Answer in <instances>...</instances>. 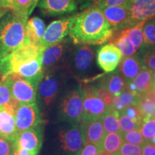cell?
I'll return each mask as SVG.
<instances>
[{"label":"cell","instance_id":"f6af8a7d","mask_svg":"<svg viewBox=\"0 0 155 155\" xmlns=\"http://www.w3.org/2000/svg\"><path fill=\"white\" fill-rule=\"evenodd\" d=\"M15 155H36L34 153H32L30 151L28 150H25V149L21 148H15Z\"/></svg>","mask_w":155,"mask_h":155},{"label":"cell","instance_id":"60d3db41","mask_svg":"<svg viewBox=\"0 0 155 155\" xmlns=\"http://www.w3.org/2000/svg\"><path fill=\"white\" fill-rule=\"evenodd\" d=\"M14 141L0 137V155H15Z\"/></svg>","mask_w":155,"mask_h":155},{"label":"cell","instance_id":"6da1fadb","mask_svg":"<svg viewBox=\"0 0 155 155\" xmlns=\"http://www.w3.org/2000/svg\"><path fill=\"white\" fill-rule=\"evenodd\" d=\"M114 30L98 5L75 15L69 36L74 45H100L109 41Z\"/></svg>","mask_w":155,"mask_h":155},{"label":"cell","instance_id":"52a82bcc","mask_svg":"<svg viewBox=\"0 0 155 155\" xmlns=\"http://www.w3.org/2000/svg\"><path fill=\"white\" fill-rule=\"evenodd\" d=\"M68 40L45 48L41 53V63L43 73L65 68L68 57L73 46Z\"/></svg>","mask_w":155,"mask_h":155},{"label":"cell","instance_id":"44dd1931","mask_svg":"<svg viewBox=\"0 0 155 155\" xmlns=\"http://www.w3.org/2000/svg\"><path fill=\"white\" fill-rule=\"evenodd\" d=\"M130 12L135 25L155 18V0H134Z\"/></svg>","mask_w":155,"mask_h":155},{"label":"cell","instance_id":"db71d44e","mask_svg":"<svg viewBox=\"0 0 155 155\" xmlns=\"http://www.w3.org/2000/svg\"><path fill=\"white\" fill-rule=\"evenodd\" d=\"M2 79V73L0 72V82H1Z\"/></svg>","mask_w":155,"mask_h":155},{"label":"cell","instance_id":"bcb514c9","mask_svg":"<svg viewBox=\"0 0 155 155\" xmlns=\"http://www.w3.org/2000/svg\"><path fill=\"white\" fill-rule=\"evenodd\" d=\"M143 97H144L146 99L149 100L150 101L155 104V89H152L150 91L147 93L146 94L143 96Z\"/></svg>","mask_w":155,"mask_h":155},{"label":"cell","instance_id":"1f68e13d","mask_svg":"<svg viewBox=\"0 0 155 155\" xmlns=\"http://www.w3.org/2000/svg\"><path fill=\"white\" fill-rule=\"evenodd\" d=\"M32 0H12L10 10L18 17L28 19Z\"/></svg>","mask_w":155,"mask_h":155},{"label":"cell","instance_id":"7dc6e473","mask_svg":"<svg viewBox=\"0 0 155 155\" xmlns=\"http://www.w3.org/2000/svg\"><path fill=\"white\" fill-rule=\"evenodd\" d=\"M12 3V0H0V7L9 9L10 10Z\"/></svg>","mask_w":155,"mask_h":155},{"label":"cell","instance_id":"f546056e","mask_svg":"<svg viewBox=\"0 0 155 155\" xmlns=\"http://www.w3.org/2000/svg\"><path fill=\"white\" fill-rule=\"evenodd\" d=\"M19 104L17 102L12 96L8 81L2 77L0 82V107L11 106L17 109Z\"/></svg>","mask_w":155,"mask_h":155},{"label":"cell","instance_id":"e0dca14e","mask_svg":"<svg viewBox=\"0 0 155 155\" xmlns=\"http://www.w3.org/2000/svg\"><path fill=\"white\" fill-rule=\"evenodd\" d=\"M40 58L41 55L35 59L22 64L15 70L12 74H16L29 81L32 86L38 89L39 84L44 75Z\"/></svg>","mask_w":155,"mask_h":155},{"label":"cell","instance_id":"4fadbf2b","mask_svg":"<svg viewBox=\"0 0 155 155\" xmlns=\"http://www.w3.org/2000/svg\"><path fill=\"white\" fill-rule=\"evenodd\" d=\"M83 99V120L101 119L106 110L104 103L98 98L91 86L85 85L81 86Z\"/></svg>","mask_w":155,"mask_h":155},{"label":"cell","instance_id":"8d00e7d4","mask_svg":"<svg viewBox=\"0 0 155 155\" xmlns=\"http://www.w3.org/2000/svg\"><path fill=\"white\" fill-rule=\"evenodd\" d=\"M139 129L145 141H150V139L155 136V119L154 118H151L143 121Z\"/></svg>","mask_w":155,"mask_h":155},{"label":"cell","instance_id":"7402d4cb","mask_svg":"<svg viewBox=\"0 0 155 155\" xmlns=\"http://www.w3.org/2000/svg\"><path fill=\"white\" fill-rule=\"evenodd\" d=\"M84 134L85 143H92L100 147L105 137V130L101 119L82 120L81 123Z\"/></svg>","mask_w":155,"mask_h":155},{"label":"cell","instance_id":"603a6c76","mask_svg":"<svg viewBox=\"0 0 155 155\" xmlns=\"http://www.w3.org/2000/svg\"><path fill=\"white\" fill-rule=\"evenodd\" d=\"M142 67L141 58L138 53L123 57L119 63V73L127 83L131 82L138 75Z\"/></svg>","mask_w":155,"mask_h":155},{"label":"cell","instance_id":"f35d334b","mask_svg":"<svg viewBox=\"0 0 155 155\" xmlns=\"http://www.w3.org/2000/svg\"><path fill=\"white\" fill-rule=\"evenodd\" d=\"M134 0H103L98 5L101 9L110 7H122L130 9Z\"/></svg>","mask_w":155,"mask_h":155},{"label":"cell","instance_id":"4dcf8cb0","mask_svg":"<svg viewBox=\"0 0 155 155\" xmlns=\"http://www.w3.org/2000/svg\"><path fill=\"white\" fill-rule=\"evenodd\" d=\"M91 88L96 96L104 103L106 108L111 107L114 105L116 99V96L111 94L105 86H103L101 83H99L94 86H91Z\"/></svg>","mask_w":155,"mask_h":155},{"label":"cell","instance_id":"681fc988","mask_svg":"<svg viewBox=\"0 0 155 155\" xmlns=\"http://www.w3.org/2000/svg\"><path fill=\"white\" fill-rule=\"evenodd\" d=\"M9 11V9H6V8H2V7H0V19L4 15L7 14V12Z\"/></svg>","mask_w":155,"mask_h":155},{"label":"cell","instance_id":"c3c4849f","mask_svg":"<svg viewBox=\"0 0 155 155\" xmlns=\"http://www.w3.org/2000/svg\"><path fill=\"white\" fill-rule=\"evenodd\" d=\"M38 2H39V0H32V6H31V8H30V11H29V13H28V17L30 16L31 14H32V12H33L35 8V7L37 5H38Z\"/></svg>","mask_w":155,"mask_h":155},{"label":"cell","instance_id":"d590c367","mask_svg":"<svg viewBox=\"0 0 155 155\" xmlns=\"http://www.w3.org/2000/svg\"><path fill=\"white\" fill-rule=\"evenodd\" d=\"M119 124L120 128V131L121 134L123 133L129 132V131L136 130L140 129L141 125L136 123L133 120L129 119L127 116L119 113Z\"/></svg>","mask_w":155,"mask_h":155},{"label":"cell","instance_id":"d4e9b609","mask_svg":"<svg viewBox=\"0 0 155 155\" xmlns=\"http://www.w3.org/2000/svg\"><path fill=\"white\" fill-rule=\"evenodd\" d=\"M99 83L116 96H119L127 87V81L119 74V71L102 78Z\"/></svg>","mask_w":155,"mask_h":155},{"label":"cell","instance_id":"277c9868","mask_svg":"<svg viewBox=\"0 0 155 155\" xmlns=\"http://www.w3.org/2000/svg\"><path fill=\"white\" fill-rule=\"evenodd\" d=\"M145 22L114 32L113 36L109 40L121 51L122 56L128 57L137 53L141 49L143 43V26Z\"/></svg>","mask_w":155,"mask_h":155},{"label":"cell","instance_id":"4316f807","mask_svg":"<svg viewBox=\"0 0 155 155\" xmlns=\"http://www.w3.org/2000/svg\"><path fill=\"white\" fill-rule=\"evenodd\" d=\"M141 96L131 91L126 90L122 91L119 96H116L115 101L112 106L116 111H121L124 108L131 106H137Z\"/></svg>","mask_w":155,"mask_h":155},{"label":"cell","instance_id":"f1b7e54d","mask_svg":"<svg viewBox=\"0 0 155 155\" xmlns=\"http://www.w3.org/2000/svg\"><path fill=\"white\" fill-rule=\"evenodd\" d=\"M124 142L121 133H108L105 135L101 145V150L113 154L118 152Z\"/></svg>","mask_w":155,"mask_h":155},{"label":"cell","instance_id":"30bf717a","mask_svg":"<svg viewBox=\"0 0 155 155\" xmlns=\"http://www.w3.org/2000/svg\"><path fill=\"white\" fill-rule=\"evenodd\" d=\"M3 78L8 81L12 98L19 104L36 102L38 89L29 81L16 74H10Z\"/></svg>","mask_w":155,"mask_h":155},{"label":"cell","instance_id":"3957f363","mask_svg":"<svg viewBox=\"0 0 155 155\" xmlns=\"http://www.w3.org/2000/svg\"><path fill=\"white\" fill-rule=\"evenodd\" d=\"M96 50L91 45H78L73 47L66 62L67 71L78 81H88L94 79L93 76L96 67Z\"/></svg>","mask_w":155,"mask_h":155},{"label":"cell","instance_id":"ba28073f","mask_svg":"<svg viewBox=\"0 0 155 155\" xmlns=\"http://www.w3.org/2000/svg\"><path fill=\"white\" fill-rule=\"evenodd\" d=\"M60 116L70 124H79L83 120V107L81 86L64 94L60 104Z\"/></svg>","mask_w":155,"mask_h":155},{"label":"cell","instance_id":"b9f144b4","mask_svg":"<svg viewBox=\"0 0 155 155\" xmlns=\"http://www.w3.org/2000/svg\"><path fill=\"white\" fill-rule=\"evenodd\" d=\"M101 150L98 147L92 143H85L84 146L81 150L79 155H96Z\"/></svg>","mask_w":155,"mask_h":155},{"label":"cell","instance_id":"cb8c5ba5","mask_svg":"<svg viewBox=\"0 0 155 155\" xmlns=\"http://www.w3.org/2000/svg\"><path fill=\"white\" fill-rule=\"evenodd\" d=\"M44 21L38 17H33L27 21L25 28V44L32 43L40 45L45 31Z\"/></svg>","mask_w":155,"mask_h":155},{"label":"cell","instance_id":"ee69618b","mask_svg":"<svg viewBox=\"0 0 155 155\" xmlns=\"http://www.w3.org/2000/svg\"><path fill=\"white\" fill-rule=\"evenodd\" d=\"M78 1L81 3V5H84L83 7L85 8H88L92 5H97L103 0H78Z\"/></svg>","mask_w":155,"mask_h":155},{"label":"cell","instance_id":"9a60e30c","mask_svg":"<svg viewBox=\"0 0 155 155\" xmlns=\"http://www.w3.org/2000/svg\"><path fill=\"white\" fill-rule=\"evenodd\" d=\"M102 11L114 32L136 25L131 18L129 9L122 7H110L102 9Z\"/></svg>","mask_w":155,"mask_h":155},{"label":"cell","instance_id":"74e56055","mask_svg":"<svg viewBox=\"0 0 155 155\" xmlns=\"http://www.w3.org/2000/svg\"><path fill=\"white\" fill-rule=\"evenodd\" d=\"M119 113L127 116V117H129V119L133 120L136 123L139 124V125H141V124H142L143 117L141 116V112L139 111L138 107H137V106H129V107L122 110Z\"/></svg>","mask_w":155,"mask_h":155},{"label":"cell","instance_id":"5bb4252c","mask_svg":"<svg viewBox=\"0 0 155 155\" xmlns=\"http://www.w3.org/2000/svg\"><path fill=\"white\" fill-rule=\"evenodd\" d=\"M121 58L122 54L120 50L112 43L102 46L97 51V64L101 69L107 73L115 71Z\"/></svg>","mask_w":155,"mask_h":155},{"label":"cell","instance_id":"8fae6325","mask_svg":"<svg viewBox=\"0 0 155 155\" xmlns=\"http://www.w3.org/2000/svg\"><path fill=\"white\" fill-rule=\"evenodd\" d=\"M61 147L65 152L79 155L85 144L83 131L81 124H71V127L62 129L59 131Z\"/></svg>","mask_w":155,"mask_h":155},{"label":"cell","instance_id":"ffe728a7","mask_svg":"<svg viewBox=\"0 0 155 155\" xmlns=\"http://www.w3.org/2000/svg\"><path fill=\"white\" fill-rule=\"evenodd\" d=\"M154 82L153 80V72L144 66L131 82L127 83V88L136 93L141 97L154 88Z\"/></svg>","mask_w":155,"mask_h":155},{"label":"cell","instance_id":"7a4b0ae2","mask_svg":"<svg viewBox=\"0 0 155 155\" xmlns=\"http://www.w3.org/2000/svg\"><path fill=\"white\" fill-rule=\"evenodd\" d=\"M27 21L9 11L0 19V60L25 44Z\"/></svg>","mask_w":155,"mask_h":155},{"label":"cell","instance_id":"7bdbcfd3","mask_svg":"<svg viewBox=\"0 0 155 155\" xmlns=\"http://www.w3.org/2000/svg\"><path fill=\"white\" fill-rule=\"evenodd\" d=\"M142 155H155V145L146 141L142 146Z\"/></svg>","mask_w":155,"mask_h":155},{"label":"cell","instance_id":"11a10c76","mask_svg":"<svg viewBox=\"0 0 155 155\" xmlns=\"http://www.w3.org/2000/svg\"><path fill=\"white\" fill-rule=\"evenodd\" d=\"M112 155H120V154L119 152H116V153H115V154H113Z\"/></svg>","mask_w":155,"mask_h":155},{"label":"cell","instance_id":"2e32d148","mask_svg":"<svg viewBox=\"0 0 155 155\" xmlns=\"http://www.w3.org/2000/svg\"><path fill=\"white\" fill-rule=\"evenodd\" d=\"M42 144L40 127L31 128L19 133L15 141V148L28 150L38 154Z\"/></svg>","mask_w":155,"mask_h":155},{"label":"cell","instance_id":"836d02e7","mask_svg":"<svg viewBox=\"0 0 155 155\" xmlns=\"http://www.w3.org/2000/svg\"><path fill=\"white\" fill-rule=\"evenodd\" d=\"M122 139L124 142L129 144L139 145L142 147L146 141L141 134L140 129H136V130L129 131L122 134Z\"/></svg>","mask_w":155,"mask_h":155},{"label":"cell","instance_id":"9c48e42d","mask_svg":"<svg viewBox=\"0 0 155 155\" xmlns=\"http://www.w3.org/2000/svg\"><path fill=\"white\" fill-rule=\"evenodd\" d=\"M75 15L63 17L53 21L47 27L40 45L45 48L60 42L69 35L75 19Z\"/></svg>","mask_w":155,"mask_h":155},{"label":"cell","instance_id":"d6a6232c","mask_svg":"<svg viewBox=\"0 0 155 155\" xmlns=\"http://www.w3.org/2000/svg\"><path fill=\"white\" fill-rule=\"evenodd\" d=\"M137 106L142 116L143 121L154 118L155 115V104L154 103L141 96Z\"/></svg>","mask_w":155,"mask_h":155},{"label":"cell","instance_id":"e575fe53","mask_svg":"<svg viewBox=\"0 0 155 155\" xmlns=\"http://www.w3.org/2000/svg\"><path fill=\"white\" fill-rule=\"evenodd\" d=\"M141 58L142 66L150 69L152 72L155 71V48L140 51L139 53Z\"/></svg>","mask_w":155,"mask_h":155},{"label":"cell","instance_id":"d6986e66","mask_svg":"<svg viewBox=\"0 0 155 155\" xmlns=\"http://www.w3.org/2000/svg\"><path fill=\"white\" fill-rule=\"evenodd\" d=\"M17 109L10 106L0 107V137L15 141L18 132L15 122Z\"/></svg>","mask_w":155,"mask_h":155},{"label":"cell","instance_id":"484cf974","mask_svg":"<svg viewBox=\"0 0 155 155\" xmlns=\"http://www.w3.org/2000/svg\"><path fill=\"white\" fill-rule=\"evenodd\" d=\"M119 112L113 106L106 108V111L103 114L101 121L105 131L108 133H121L119 124Z\"/></svg>","mask_w":155,"mask_h":155},{"label":"cell","instance_id":"f907efd6","mask_svg":"<svg viewBox=\"0 0 155 155\" xmlns=\"http://www.w3.org/2000/svg\"><path fill=\"white\" fill-rule=\"evenodd\" d=\"M96 155H111V154H109V153L106 152H104V151H103V150H101L100 152H98Z\"/></svg>","mask_w":155,"mask_h":155},{"label":"cell","instance_id":"9f6ffc18","mask_svg":"<svg viewBox=\"0 0 155 155\" xmlns=\"http://www.w3.org/2000/svg\"><path fill=\"white\" fill-rule=\"evenodd\" d=\"M154 119H155V115H154Z\"/></svg>","mask_w":155,"mask_h":155},{"label":"cell","instance_id":"ac0fdd59","mask_svg":"<svg viewBox=\"0 0 155 155\" xmlns=\"http://www.w3.org/2000/svg\"><path fill=\"white\" fill-rule=\"evenodd\" d=\"M39 8L48 16L71 14L77 9V0H41Z\"/></svg>","mask_w":155,"mask_h":155},{"label":"cell","instance_id":"8992f818","mask_svg":"<svg viewBox=\"0 0 155 155\" xmlns=\"http://www.w3.org/2000/svg\"><path fill=\"white\" fill-rule=\"evenodd\" d=\"M44 48L32 43L22 46L0 60V72L2 77L12 74L19 65L40 57Z\"/></svg>","mask_w":155,"mask_h":155},{"label":"cell","instance_id":"5b68a950","mask_svg":"<svg viewBox=\"0 0 155 155\" xmlns=\"http://www.w3.org/2000/svg\"><path fill=\"white\" fill-rule=\"evenodd\" d=\"M66 68L44 73L38 87V98L45 106L55 101L66 80Z\"/></svg>","mask_w":155,"mask_h":155},{"label":"cell","instance_id":"7c38bea8","mask_svg":"<svg viewBox=\"0 0 155 155\" xmlns=\"http://www.w3.org/2000/svg\"><path fill=\"white\" fill-rule=\"evenodd\" d=\"M15 122L18 134L31 128L40 127L42 119L37 103L19 104L15 113Z\"/></svg>","mask_w":155,"mask_h":155},{"label":"cell","instance_id":"816d5d0a","mask_svg":"<svg viewBox=\"0 0 155 155\" xmlns=\"http://www.w3.org/2000/svg\"><path fill=\"white\" fill-rule=\"evenodd\" d=\"M150 142L151 143V144H154V145H155V136H154V137H153L152 138L150 139Z\"/></svg>","mask_w":155,"mask_h":155},{"label":"cell","instance_id":"83f0119b","mask_svg":"<svg viewBox=\"0 0 155 155\" xmlns=\"http://www.w3.org/2000/svg\"><path fill=\"white\" fill-rule=\"evenodd\" d=\"M155 48V18L145 21L143 26V43L140 51Z\"/></svg>","mask_w":155,"mask_h":155},{"label":"cell","instance_id":"f5cc1de1","mask_svg":"<svg viewBox=\"0 0 155 155\" xmlns=\"http://www.w3.org/2000/svg\"><path fill=\"white\" fill-rule=\"evenodd\" d=\"M153 80H154V82L155 83V71L153 72Z\"/></svg>","mask_w":155,"mask_h":155},{"label":"cell","instance_id":"ab89813d","mask_svg":"<svg viewBox=\"0 0 155 155\" xmlns=\"http://www.w3.org/2000/svg\"><path fill=\"white\" fill-rule=\"evenodd\" d=\"M119 154L121 155H142V147L123 142L119 148Z\"/></svg>","mask_w":155,"mask_h":155}]
</instances>
